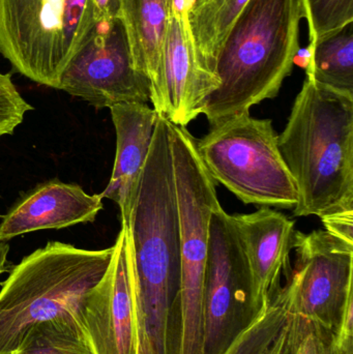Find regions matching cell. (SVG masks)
<instances>
[{"mask_svg":"<svg viewBox=\"0 0 353 354\" xmlns=\"http://www.w3.org/2000/svg\"><path fill=\"white\" fill-rule=\"evenodd\" d=\"M278 147L298 185L294 216L353 212V95L306 75Z\"/></svg>","mask_w":353,"mask_h":354,"instance_id":"6da1fadb","label":"cell"},{"mask_svg":"<svg viewBox=\"0 0 353 354\" xmlns=\"http://www.w3.org/2000/svg\"><path fill=\"white\" fill-rule=\"evenodd\" d=\"M304 0H249L215 64L219 87L202 114L211 127L277 97L300 53Z\"/></svg>","mask_w":353,"mask_h":354,"instance_id":"7a4b0ae2","label":"cell"},{"mask_svg":"<svg viewBox=\"0 0 353 354\" xmlns=\"http://www.w3.org/2000/svg\"><path fill=\"white\" fill-rule=\"evenodd\" d=\"M113 247L84 250L49 241L10 270L0 290V354H12L29 328L60 316H76L102 280Z\"/></svg>","mask_w":353,"mask_h":354,"instance_id":"3957f363","label":"cell"},{"mask_svg":"<svg viewBox=\"0 0 353 354\" xmlns=\"http://www.w3.org/2000/svg\"><path fill=\"white\" fill-rule=\"evenodd\" d=\"M203 165L216 183L229 189L242 203L294 209L298 185L278 147L271 120L250 112L233 116L196 140Z\"/></svg>","mask_w":353,"mask_h":354,"instance_id":"277c9868","label":"cell"},{"mask_svg":"<svg viewBox=\"0 0 353 354\" xmlns=\"http://www.w3.org/2000/svg\"><path fill=\"white\" fill-rule=\"evenodd\" d=\"M93 25V0H0V53L19 74L59 89Z\"/></svg>","mask_w":353,"mask_h":354,"instance_id":"5b68a950","label":"cell"},{"mask_svg":"<svg viewBox=\"0 0 353 354\" xmlns=\"http://www.w3.org/2000/svg\"><path fill=\"white\" fill-rule=\"evenodd\" d=\"M261 313L255 307L250 268L232 216L219 206L209 225L203 354L225 353Z\"/></svg>","mask_w":353,"mask_h":354,"instance_id":"8992f818","label":"cell"},{"mask_svg":"<svg viewBox=\"0 0 353 354\" xmlns=\"http://www.w3.org/2000/svg\"><path fill=\"white\" fill-rule=\"evenodd\" d=\"M296 262L284 284L296 313L335 333L353 301V243L327 230L296 231Z\"/></svg>","mask_w":353,"mask_h":354,"instance_id":"52a82bcc","label":"cell"},{"mask_svg":"<svg viewBox=\"0 0 353 354\" xmlns=\"http://www.w3.org/2000/svg\"><path fill=\"white\" fill-rule=\"evenodd\" d=\"M59 89L95 109L151 101L149 79L135 68L122 19L95 22L62 74Z\"/></svg>","mask_w":353,"mask_h":354,"instance_id":"ba28073f","label":"cell"},{"mask_svg":"<svg viewBox=\"0 0 353 354\" xmlns=\"http://www.w3.org/2000/svg\"><path fill=\"white\" fill-rule=\"evenodd\" d=\"M79 322L93 354H139L134 277L124 224L107 272L81 304Z\"/></svg>","mask_w":353,"mask_h":354,"instance_id":"9c48e42d","label":"cell"},{"mask_svg":"<svg viewBox=\"0 0 353 354\" xmlns=\"http://www.w3.org/2000/svg\"><path fill=\"white\" fill-rule=\"evenodd\" d=\"M194 0H174L161 55L164 113L171 124L187 128L202 114L209 95L219 87L217 75L203 62L189 23Z\"/></svg>","mask_w":353,"mask_h":354,"instance_id":"30bf717a","label":"cell"},{"mask_svg":"<svg viewBox=\"0 0 353 354\" xmlns=\"http://www.w3.org/2000/svg\"><path fill=\"white\" fill-rule=\"evenodd\" d=\"M252 277L255 307L265 311L281 290L282 277L292 274L290 254L296 222L271 207L232 216Z\"/></svg>","mask_w":353,"mask_h":354,"instance_id":"8fae6325","label":"cell"},{"mask_svg":"<svg viewBox=\"0 0 353 354\" xmlns=\"http://www.w3.org/2000/svg\"><path fill=\"white\" fill-rule=\"evenodd\" d=\"M101 194L89 195L75 183L54 179L37 185L17 202L0 223V241L46 229L91 223L103 209Z\"/></svg>","mask_w":353,"mask_h":354,"instance_id":"7c38bea8","label":"cell"},{"mask_svg":"<svg viewBox=\"0 0 353 354\" xmlns=\"http://www.w3.org/2000/svg\"><path fill=\"white\" fill-rule=\"evenodd\" d=\"M109 109L115 128L116 155L111 178L101 196L117 204L122 223H126L159 113L147 104L140 103L118 104Z\"/></svg>","mask_w":353,"mask_h":354,"instance_id":"4fadbf2b","label":"cell"},{"mask_svg":"<svg viewBox=\"0 0 353 354\" xmlns=\"http://www.w3.org/2000/svg\"><path fill=\"white\" fill-rule=\"evenodd\" d=\"M169 12L167 0H124L120 16L135 68L149 79L151 102L153 109L162 115L161 55Z\"/></svg>","mask_w":353,"mask_h":354,"instance_id":"5bb4252c","label":"cell"},{"mask_svg":"<svg viewBox=\"0 0 353 354\" xmlns=\"http://www.w3.org/2000/svg\"><path fill=\"white\" fill-rule=\"evenodd\" d=\"M305 330L283 288L224 354H294Z\"/></svg>","mask_w":353,"mask_h":354,"instance_id":"9a60e30c","label":"cell"},{"mask_svg":"<svg viewBox=\"0 0 353 354\" xmlns=\"http://www.w3.org/2000/svg\"><path fill=\"white\" fill-rule=\"evenodd\" d=\"M248 2L194 0L189 10V23L197 49L203 62L213 73L220 49Z\"/></svg>","mask_w":353,"mask_h":354,"instance_id":"2e32d148","label":"cell"},{"mask_svg":"<svg viewBox=\"0 0 353 354\" xmlns=\"http://www.w3.org/2000/svg\"><path fill=\"white\" fill-rule=\"evenodd\" d=\"M305 68L315 82L353 95V23L308 47Z\"/></svg>","mask_w":353,"mask_h":354,"instance_id":"e0dca14e","label":"cell"},{"mask_svg":"<svg viewBox=\"0 0 353 354\" xmlns=\"http://www.w3.org/2000/svg\"><path fill=\"white\" fill-rule=\"evenodd\" d=\"M12 354H93L76 316L64 315L29 328Z\"/></svg>","mask_w":353,"mask_h":354,"instance_id":"ac0fdd59","label":"cell"},{"mask_svg":"<svg viewBox=\"0 0 353 354\" xmlns=\"http://www.w3.org/2000/svg\"><path fill=\"white\" fill-rule=\"evenodd\" d=\"M309 47L353 23V0H304Z\"/></svg>","mask_w":353,"mask_h":354,"instance_id":"d6986e66","label":"cell"},{"mask_svg":"<svg viewBox=\"0 0 353 354\" xmlns=\"http://www.w3.org/2000/svg\"><path fill=\"white\" fill-rule=\"evenodd\" d=\"M32 109L15 86L10 75L0 72V138L12 135L22 124L25 114Z\"/></svg>","mask_w":353,"mask_h":354,"instance_id":"ffe728a7","label":"cell"},{"mask_svg":"<svg viewBox=\"0 0 353 354\" xmlns=\"http://www.w3.org/2000/svg\"><path fill=\"white\" fill-rule=\"evenodd\" d=\"M334 333L315 322L305 320V330L294 354H337L333 345Z\"/></svg>","mask_w":353,"mask_h":354,"instance_id":"44dd1931","label":"cell"},{"mask_svg":"<svg viewBox=\"0 0 353 354\" xmlns=\"http://www.w3.org/2000/svg\"><path fill=\"white\" fill-rule=\"evenodd\" d=\"M353 301L348 303L341 324L334 333L333 345L337 354H353Z\"/></svg>","mask_w":353,"mask_h":354,"instance_id":"7402d4cb","label":"cell"},{"mask_svg":"<svg viewBox=\"0 0 353 354\" xmlns=\"http://www.w3.org/2000/svg\"><path fill=\"white\" fill-rule=\"evenodd\" d=\"M321 221L327 232L346 243H353V212L327 216Z\"/></svg>","mask_w":353,"mask_h":354,"instance_id":"603a6c76","label":"cell"},{"mask_svg":"<svg viewBox=\"0 0 353 354\" xmlns=\"http://www.w3.org/2000/svg\"><path fill=\"white\" fill-rule=\"evenodd\" d=\"M124 0H93V21L120 18Z\"/></svg>","mask_w":353,"mask_h":354,"instance_id":"cb8c5ba5","label":"cell"},{"mask_svg":"<svg viewBox=\"0 0 353 354\" xmlns=\"http://www.w3.org/2000/svg\"><path fill=\"white\" fill-rule=\"evenodd\" d=\"M10 253V245L8 241H0V276L10 270L8 256Z\"/></svg>","mask_w":353,"mask_h":354,"instance_id":"d4e9b609","label":"cell"},{"mask_svg":"<svg viewBox=\"0 0 353 354\" xmlns=\"http://www.w3.org/2000/svg\"><path fill=\"white\" fill-rule=\"evenodd\" d=\"M174 0H167L168 4H169V6H171L172 2H173Z\"/></svg>","mask_w":353,"mask_h":354,"instance_id":"484cf974","label":"cell"}]
</instances>
